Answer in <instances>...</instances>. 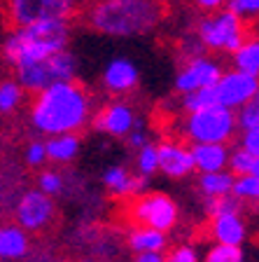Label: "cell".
<instances>
[{"label": "cell", "mask_w": 259, "mask_h": 262, "mask_svg": "<svg viewBox=\"0 0 259 262\" xmlns=\"http://www.w3.org/2000/svg\"><path fill=\"white\" fill-rule=\"evenodd\" d=\"M180 105L184 113H194V110L208 108V105H217L215 101V89L213 87H203V89H194V92L180 94Z\"/></svg>", "instance_id": "484cf974"}, {"label": "cell", "mask_w": 259, "mask_h": 262, "mask_svg": "<svg viewBox=\"0 0 259 262\" xmlns=\"http://www.w3.org/2000/svg\"><path fill=\"white\" fill-rule=\"evenodd\" d=\"M103 187L108 190V194L117 196V199H131L143 192L150 190V178L140 173H131L126 166H108L103 171Z\"/></svg>", "instance_id": "5bb4252c"}, {"label": "cell", "mask_w": 259, "mask_h": 262, "mask_svg": "<svg viewBox=\"0 0 259 262\" xmlns=\"http://www.w3.org/2000/svg\"><path fill=\"white\" fill-rule=\"evenodd\" d=\"M47 147V159L54 164H68L80 155L82 141L77 134H56V136H49L44 141Z\"/></svg>", "instance_id": "ffe728a7"}, {"label": "cell", "mask_w": 259, "mask_h": 262, "mask_svg": "<svg viewBox=\"0 0 259 262\" xmlns=\"http://www.w3.org/2000/svg\"><path fill=\"white\" fill-rule=\"evenodd\" d=\"M231 56H233V68L252 73V75H259V35L245 38L243 42L231 52Z\"/></svg>", "instance_id": "7402d4cb"}, {"label": "cell", "mask_w": 259, "mask_h": 262, "mask_svg": "<svg viewBox=\"0 0 259 262\" xmlns=\"http://www.w3.org/2000/svg\"><path fill=\"white\" fill-rule=\"evenodd\" d=\"M31 124L42 136L80 134L93 117V101L77 80L54 82L33 94Z\"/></svg>", "instance_id": "6da1fadb"}, {"label": "cell", "mask_w": 259, "mask_h": 262, "mask_svg": "<svg viewBox=\"0 0 259 262\" xmlns=\"http://www.w3.org/2000/svg\"><path fill=\"white\" fill-rule=\"evenodd\" d=\"M205 260L208 262H241L243 260V246H231V244H215L205 251Z\"/></svg>", "instance_id": "4316f807"}, {"label": "cell", "mask_w": 259, "mask_h": 262, "mask_svg": "<svg viewBox=\"0 0 259 262\" xmlns=\"http://www.w3.org/2000/svg\"><path fill=\"white\" fill-rule=\"evenodd\" d=\"M231 185H233V173L229 169L208 171V173H201L199 178V192L203 196L231 194Z\"/></svg>", "instance_id": "44dd1931"}, {"label": "cell", "mask_w": 259, "mask_h": 262, "mask_svg": "<svg viewBox=\"0 0 259 262\" xmlns=\"http://www.w3.org/2000/svg\"><path fill=\"white\" fill-rule=\"evenodd\" d=\"M138 80H140L138 66L131 59H124V56H117V59L110 61L101 77L105 92L112 94V96H124V94L133 92L138 87Z\"/></svg>", "instance_id": "9a60e30c"}, {"label": "cell", "mask_w": 259, "mask_h": 262, "mask_svg": "<svg viewBox=\"0 0 259 262\" xmlns=\"http://www.w3.org/2000/svg\"><path fill=\"white\" fill-rule=\"evenodd\" d=\"M231 194L241 204H252L259 199V176L254 173H238L233 176Z\"/></svg>", "instance_id": "cb8c5ba5"}, {"label": "cell", "mask_w": 259, "mask_h": 262, "mask_svg": "<svg viewBox=\"0 0 259 262\" xmlns=\"http://www.w3.org/2000/svg\"><path fill=\"white\" fill-rule=\"evenodd\" d=\"M252 152H248L243 145L233 147V150H229V162H227V169L231 171L233 176L238 173H250V166H252Z\"/></svg>", "instance_id": "f546056e"}, {"label": "cell", "mask_w": 259, "mask_h": 262, "mask_svg": "<svg viewBox=\"0 0 259 262\" xmlns=\"http://www.w3.org/2000/svg\"><path fill=\"white\" fill-rule=\"evenodd\" d=\"M31 239L19 225H0V260H19L28 255Z\"/></svg>", "instance_id": "d6986e66"}, {"label": "cell", "mask_w": 259, "mask_h": 262, "mask_svg": "<svg viewBox=\"0 0 259 262\" xmlns=\"http://www.w3.org/2000/svg\"><path fill=\"white\" fill-rule=\"evenodd\" d=\"M196 38L201 40L205 52L231 54L248 38V26L229 7H220L213 12H203V16L196 21Z\"/></svg>", "instance_id": "5b68a950"}, {"label": "cell", "mask_w": 259, "mask_h": 262, "mask_svg": "<svg viewBox=\"0 0 259 262\" xmlns=\"http://www.w3.org/2000/svg\"><path fill=\"white\" fill-rule=\"evenodd\" d=\"M180 131L189 143H229L241 129L236 110L224 105H208L194 113H184Z\"/></svg>", "instance_id": "277c9868"}, {"label": "cell", "mask_w": 259, "mask_h": 262, "mask_svg": "<svg viewBox=\"0 0 259 262\" xmlns=\"http://www.w3.org/2000/svg\"><path fill=\"white\" fill-rule=\"evenodd\" d=\"M23 98H26V89L16 82V77L14 80H10V77L0 80V113L3 115L14 113L23 103Z\"/></svg>", "instance_id": "603a6c76"}, {"label": "cell", "mask_w": 259, "mask_h": 262, "mask_svg": "<svg viewBox=\"0 0 259 262\" xmlns=\"http://www.w3.org/2000/svg\"><path fill=\"white\" fill-rule=\"evenodd\" d=\"M135 122H138V115H135V110L131 108L129 103H124V101H112V103L103 105V108L98 110V115L93 117L96 129L112 138H124L135 126Z\"/></svg>", "instance_id": "7c38bea8"}, {"label": "cell", "mask_w": 259, "mask_h": 262, "mask_svg": "<svg viewBox=\"0 0 259 262\" xmlns=\"http://www.w3.org/2000/svg\"><path fill=\"white\" fill-rule=\"evenodd\" d=\"M168 262H196L199 260V251L192 244H180L173 251H166Z\"/></svg>", "instance_id": "e575fe53"}, {"label": "cell", "mask_w": 259, "mask_h": 262, "mask_svg": "<svg viewBox=\"0 0 259 262\" xmlns=\"http://www.w3.org/2000/svg\"><path fill=\"white\" fill-rule=\"evenodd\" d=\"M189 147H192L194 171L208 173V171L227 169V162H229L227 143H192Z\"/></svg>", "instance_id": "e0dca14e"}, {"label": "cell", "mask_w": 259, "mask_h": 262, "mask_svg": "<svg viewBox=\"0 0 259 262\" xmlns=\"http://www.w3.org/2000/svg\"><path fill=\"white\" fill-rule=\"evenodd\" d=\"M56 206L54 196L44 194L42 190H26L14 206V220L26 232H42L54 223Z\"/></svg>", "instance_id": "9c48e42d"}, {"label": "cell", "mask_w": 259, "mask_h": 262, "mask_svg": "<svg viewBox=\"0 0 259 262\" xmlns=\"http://www.w3.org/2000/svg\"><path fill=\"white\" fill-rule=\"evenodd\" d=\"M227 7L243 21H259V0H227Z\"/></svg>", "instance_id": "1f68e13d"}, {"label": "cell", "mask_w": 259, "mask_h": 262, "mask_svg": "<svg viewBox=\"0 0 259 262\" xmlns=\"http://www.w3.org/2000/svg\"><path fill=\"white\" fill-rule=\"evenodd\" d=\"M210 236L220 244L243 246L248 241V223L238 211H224L210 218Z\"/></svg>", "instance_id": "2e32d148"}, {"label": "cell", "mask_w": 259, "mask_h": 262, "mask_svg": "<svg viewBox=\"0 0 259 262\" xmlns=\"http://www.w3.org/2000/svg\"><path fill=\"white\" fill-rule=\"evenodd\" d=\"M77 0H5V19L12 28L42 21H70Z\"/></svg>", "instance_id": "52a82bcc"}, {"label": "cell", "mask_w": 259, "mask_h": 262, "mask_svg": "<svg viewBox=\"0 0 259 262\" xmlns=\"http://www.w3.org/2000/svg\"><path fill=\"white\" fill-rule=\"evenodd\" d=\"M135 173L145 176V178H152L154 173H159L157 145H154L152 141L135 150Z\"/></svg>", "instance_id": "d4e9b609"}, {"label": "cell", "mask_w": 259, "mask_h": 262, "mask_svg": "<svg viewBox=\"0 0 259 262\" xmlns=\"http://www.w3.org/2000/svg\"><path fill=\"white\" fill-rule=\"evenodd\" d=\"M23 159H26L28 166H33V169H40V166L47 162V147H44V141L28 143L26 150H23Z\"/></svg>", "instance_id": "d6a6232c"}, {"label": "cell", "mask_w": 259, "mask_h": 262, "mask_svg": "<svg viewBox=\"0 0 259 262\" xmlns=\"http://www.w3.org/2000/svg\"><path fill=\"white\" fill-rule=\"evenodd\" d=\"M126 246L133 255L138 253H166L168 248V239H166V232L161 229H154V227H147V225H133L126 234Z\"/></svg>", "instance_id": "ac0fdd59"}, {"label": "cell", "mask_w": 259, "mask_h": 262, "mask_svg": "<svg viewBox=\"0 0 259 262\" xmlns=\"http://www.w3.org/2000/svg\"><path fill=\"white\" fill-rule=\"evenodd\" d=\"M238 129H250V126H259V89L254 92L252 98H248L241 108L236 110Z\"/></svg>", "instance_id": "83f0119b"}, {"label": "cell", "mask_w": 259, "mask_h": 262, "mask_svg": "<svg viewBox=\"0 0 259 262\" xmlns=\"http://www.w3.org/2000/svg\"><path fill=\"white\" fill-rule=\"evenodd\" d=\"M126 218L133 225H147V227L171 232L180 218V208L168 194L163 192H143L138 196H131L124 206Z\"/></svg>", "instance_id": "ba28073f"}, {"label": "cell", "mask_w": 259, "mask_h": 262, "mask_svg": "<svg viewBox=\"0 0 259 262\" xmlns=\"http://www.w3.org/2000/svg\"><path fill=\"white\" fill-rule=\"evenodd\" d=\"M163 16V0H93L84 12V21L101 35L133 38L152 33Z\"/></svg>", "instance_id": "7a4b0ae2"}, {"label": "cell", "mask_w": 259, "mask_h": 262, "mask_svg": "<svg viewBox=\"0 0 259 262\" xmlns=\"http://www.w3.org/2000/svg\"><path fill=\"white\" fill-rule=\"evenodd\" d=\"M124 141H126V145H129L131 150H138V147H143L145 143H150V131H147L145 122H143L140 117H138V122H135L133 129L124 136Z\"/></svg>", "instance_id": "836d02e7"}, {"label": "cell", "mask_w": 259, "mask_h": 262, "mask_svg": "<svg viewBox=\"0 0 259 262\" xmlns=\"http://www.w3.org/2000/svg\"><path fill=\"white\" fill-rule=\"evenodd\" d=\"M222 75V66L215 56L201 54L182 59V66L175 73V92L178 94H187L194 89H203V87H213Z\"/></svg>", "instance_id": "30bf717a"}, {"label": "cell", "mask_w": 259, "mask_h": 262, "mask_svg": "<svg viewBox=\"0 0 259 262\" xmlns=\"http://www.w3.org/2000/svg\"><path fill=\"white\" fill-rule=\"evenodd\" d=\"M135 260H138V262H163V260H166V253H157V251L138 253V255H135Z\"/></svg>", "instance_id": "74e56055"}, {"label": "cell", "mask_w": 259, "mask_h": 262, "mask_svg": "<svg viewBox=\"0 0 259 262\" xmlns=\"http://www.w3.org/2000/svg\"><path fill=\"white\" fill-rule=\"evenodd\" d=\"M250 173L259 176V155H254V157H252V166H250Z\"/></svg>", "instance_id": "f35d334b"}, {"label": "cell", "mask_w": 259, "mask_h": 262, "mask_svg": "<svg viewBox=\"0 0 259 262\" xmlns=\"http://www.w3.org/2000/svg\"><path fill=\"white\" fill-rule=\"evenodd\" d=\"M215 89V101L217 105H224V108L238 110L241 105L248 101V98L254 96V92L259 89V75H252V73L238 71V68H231V71H222L220 80L213 84Z\"/></svg>", "instance_id": "8fae6325"}, {"label": "cell", "mask_w": 259, "mask_h": 262, "mask_svg": "<svg viewBox=\"0 0 259 262\" xmlns=\"http://www.w3.org/2000/svg\"><path fill=\"white\" fill-rule=\"evenodd\" d=\"M257 204H259V199H257Z\"/></svg>", "instance_id": "ab89813d"}, {"label": "cell", "mask_w": 259, "mask_h": 262, "mask_svg": "<svg viewBox=\"0 0 259 262\" xmlns=\"http://www.w3.org/2000/svg\"><path fill=\"white\" fill-rule=\"evenodd\" d=\"M248 152L259 155V126H250V129H243V136H241V143Z\"/></svg>", "instance_id": "d590c367"}, {"label": "cell", "mask_w": 259, "mask_h": 262, "mask_svg": "<svg viewBox=\"0 0 259 262\" xmlns=\"http://www.w3.org/2000/svg\"><path fill=\"white\" fill-rule=\"evenodd\" d=\"M77 68H80L77 56L65 47V49H61V52H56V54L47 56V59H40V61H35V63L14 68V73H16L14 77L26 92L35 94V92H40V89L49 87V84H54V82L75 80Z\"/></svg>", "instance_id": "8992f818"}, {"label": "cell", "mask_w": 259, "mask_h": 262, "mask_svg": "<svg viewBox=\"0 0 259 262\" xmlns=\"http://www.w3.org/2000/svg\"><path fill=\"white\" fill-rule=\"evenodd\" d=\"M201 12H213L220 10V7H227V0H192Z\"/></svg>", "instance_id": "8d00e7d4"}, {"label": "cell", "mask_w": 259, "mask_h": 262, "mask_svg": "<svg viewBox=\"0 0 259 262\" xmlns=\"http://www.w3.org/2000/svg\"><path fill=\"white\" fill-rule=\"evenodd\" d=\"M159 171L168 178H184L194 173V159H192V147L182 141H161L157 145Z\"/></svg>", "instance_id": "4fadbf2b"}, {"label": "cell", "mask_w": 259, "mask_h": 262, "mask_svg": "<svg viewBox=\"0 0 259 262\" xmlns=\"http://www.w3.org/2000/svg\"><path fill=\"white\" fill-rule=\"evenodd\" d=\"M70 42V21H42L16 26L3 40V59L12 66H28L56 54Z\"/></svg>", "instance_id": "3957f363"}, {"label": "cell", "mask_w": 259, "mask_h": 262, "mask_svg": "<svg viewBox=\"0 0 259 262\" xmlns=\"http://www.w3.org/2000/svg\"><path fill=\"white\" fill-rule=\"evenodd\" d=\"M243 204L238 202L233 194H222V196H205V204H203V211L208 215H217V213H224V211H238Z\"/></svg>", "instance_id": "f1b7e54d"}, {"label": "cell", "mask_w": 259, "mask_h": 262, "mask_svg": "<svg viewBox=\"0 0 259 262\" xmlns=\"http://www.w3.org/2000/svg\"><path fill=\"white\" fill-rule=\"evenodd\" d=\"M65 183H63V176L59 173V171H42V173L38 176V190H42L44 194L49 196H59L61 192H63Z\"/></svg>", "instance_id": "4dcf8cb0"}]
</instances>
